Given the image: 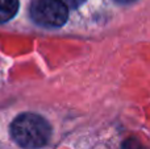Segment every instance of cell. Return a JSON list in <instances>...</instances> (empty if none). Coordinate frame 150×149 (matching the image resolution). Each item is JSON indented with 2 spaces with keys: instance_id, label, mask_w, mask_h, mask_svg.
<instances>
[{
  "instance_id": "3957f363",
  "label": "cell",
  "mask_w": 150,
  "mask_h": 149,
  "mask_svg": "<svg viewBox=\"0 0 150 149\" xmlns=\"http://www.w3.org/2000/svg\"><path fill=\"white\" fill-rule=\"evenodd\" d=\"M18 0H0V24L9 21L18 11Z\"/></svg>"
},
{
  "instance_id": "277c9868",
  "label": "cell",
  "mask_w": 150,
  "mask_h": 149,
  "mask_svg": "<svg viewBox=\"0 0 150 149\" xmlns=\"http://www.w3.org/2000/svg\"><path fill=\"white\" fill-rule=\"evenodd\" d=\"M121 149H146L137 139H128L122 143Z\"/></svg>"
},
{
  "instance_id": "8992f818",
  "label": "cell",
  "mask_w": 150,
  "mask_h": 149,
  "mask_svg": "<svg viewBox=\"0 0 150 149\" xmlns=\"http://www.w3.org/2000/svg\"><path fill=\"white\" fill-rule=\"evenodd\" d=\"M116 1H119V3H132V1H134V0H116Z\"/></svg>"
},
{
  "instance_id": "7a4b0ae2",
  "label": "cell",
  "mask_w": 150,
  "mask_h": 149,
  "mask_svg": "<svg viewBox=\"0 0 150 149\" xmlns=\"http://www.w3.org/2000/svg\"><path fill=\"white\" fill-rule=\"evenodd\" d=\"M30 16L41 26L58 28L67 21L69 11L63 0H36L30 7Z\"/></svg>"
},
{
  "instance_id": "6da1fadb",
  "label": "cell",
  "mask_w": 150,
  "mask_h": 149,
  "mask_svg": "<svg viewBox=\"0 0 150 149\" xmlns=\"http://www.w3.org/2000/svg\"><path fill=\"white\" fill-rule=\"evenodd\" d=\"M11 136L24 149H40L47 144L52 127L42 116L25 112L18 115L11 124Z\"/></svg>"
},
{
  "instance_id": "5b68a950",
  "label": "cell",
  "mask_w": 150,
  "mask_h": 149,
  "mask_svg": "<svg viewBox=\"0 0 150 149\" xmlns=\"http://www.w3.org/2000/svg\"><path fill=\"white\" fill-rule=\"evenodd\" d=\"M63 1H65L66 5H69V7H71V8H78L80 4H83L86 0H63Z\"/></svg>"
}]
</instances>
